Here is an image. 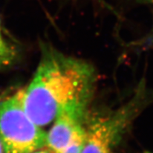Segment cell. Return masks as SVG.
Segmentation results:
<instances>
[{"instance_id":"obj_1","label":"cell","mask_w":153,"mask_h":153,"mask_svg":"<svg viewBox=\"0 0 153 153\" xmlns=\"http://www.w3.org/2000/svg\"><path fill=\"white\" fill-rule=\"evenodd\" d=\"M40 61L22 91L26 113L43 127L74 103H89L96 81L95 68L88 62L67 56L51 46L42 48Z\"/></svg>"},{"instance_id":"obj_2","label":"cell","mask_w":153,"mask_h":153,"mask_svg":"<svg viewBox=\"0 0 153 153\" xmlns=\"http://www.w3.org/2000/svg\"><path fill=\"white\" fill-rule=\"evenodd\" d=\"M150 97L141 85L123 105L87 124V139L81 153H114L115 149L148 103Z\"/></svg>"},{"instance_id":"obj_3","label":"cell","mask_w":153,"mask_h":153,"mask_svg":"<svg viewBox=\"0 0 153 153\" xmlns=\"http://www.w3.org/2000/svg\"><path fill=\"white\" fill-rule=\"evenodd\" d=\"M0 140L4 153H30L45 147L46 132L26 113L21 90L0 102Z\"/></svg>"},{"instance_id":"obj_4","label":"cell","mask_w":153,"mask_h":153,"mask_svg":"<svg viewBox=\"0 0 153 153\" xmlns=\"http://www.w3.org/2000/svg\"><path fill=\"white\" fill-rule=\"evenodd\" d=\"M89 103L66 107L46 133L45 147L52 153H81L87 139L86 113Z\"/></svg>"},{"instance_id":"obj_5","label":"cell","mask_w":153,"mask_h":153,"mask_svg":"<svg viewBox=\"0 0 153 153\" xmlns=\"http://www.w3.org/2000/svg\"><path fill=\"white\" fill-rule=\"evenodd\" d=\"M16 51L8 42H0V68L7 67L16 58Z\"/></svg>"},{"instance_id":"obj_6","label":"cell","mask_w":153,"mask_h":153,"mask_svg":"<svg viewBox=\"0 0 153 153\" xmlns=\"http://www.w3.org/2000/svg\"><path fill=\"white\" fill-rule=\"evenodd\" d=\"M0 42L1 43L7 42L6 39H5L4 35H3V33H2V24H1V20H0Z\"/></svg>"},{"instance_id":"obj_7","label":"cell","mask_w":153,"mask_h":153,"mask_svg":"<svg viewBox=\"0 0 153 153\" xmlns=\"http://www.w3.org/2000/svg\"><path fill=\"white\" fill-rule=\"evenodd\" d=\"M30 153H52L48 149H38V150H36V151L33 152H30Z\"/></svg>"},{"instance_id":"obj_8","label":"cell","mask_w":153,"mask_h":153,"mask_svg":"<svg viewBox=\"0 0 153 153\" xmlns=\"http://www.w3.org/2000/svg\"><path fill=\"white\" fill-rule=\"evenodd\" d=\"M137 2L148 3V4H153V0H137Z\"/></svg>"},{"instance_id":"obj_9","label":"cell","mask_w":153,"mask_h":153,"mask_svg":"<svg viewBox=\"0 0 153 153\" xmlns=\"http://www.w3.org/2000/svg\"><path fill=\"white\" fill-rule=\"evenodd\" d=\"M0 153H4V149H3V146H2L1 140H0Z\"/></svg>"}]
</instances>
